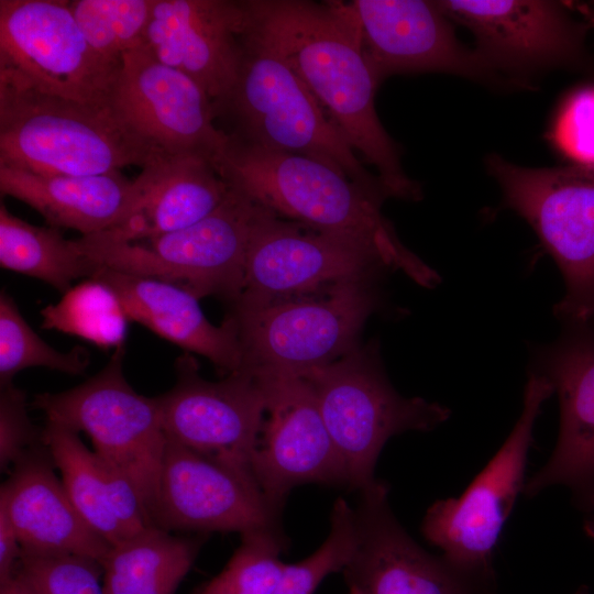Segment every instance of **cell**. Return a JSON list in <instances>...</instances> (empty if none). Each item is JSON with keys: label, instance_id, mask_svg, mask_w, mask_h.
<instances>
[{"label": "cell", "instance_id": "obj_24", "mask_svg": "<svg viewBox=\"0 0 594 594\" xmlns=\"http://www.w3.org/2000/svg\"><path fill=\"white\" fill-rule=\"evenodd\" d=\"M109 285L119 296L130 321H135L188 353L208 359L224 375L242 369L238 326L230 315L211 323L199 298L176 285L100 266L91 277Z\"/></svg>", "mask_w": 594, "mask_h": 594}, {"label": "cell", "instance_id": "obj_23", "mask_svg": "<svg viewBox=\"0 0 594 594\" xmlns=\"http://www.w3.org/2000/svg\"><path fill=\"white\" fill-rule=\"evenodd\" d=\"M133 184L128 209L114 227L101 232L105 235L134 241L184 229L216 210L230 191L216 163L196 154L160 155Z\"/></svg>", "mask_w": 594, "mask_h": 594}, {"label": "cell", "instance_id": "obj_27", "mask_svg": "<svg viewBox=\"0 0 594 594\" xmlns=\"http://www.w3.org/2000/svg\"><path fill=\"white\" fill-rule=\"evenodd\" d=\"M0 265L51 285L62 294L80 277L91 278L100 265L82 255L54 227L31 224L0 205Z\"/></svg>", "mask_w": 594, "mask_h": 594}, {"label": "cell", "instance_id": "obj_13", "mask_svg": "<svg viewBox=\"0 0 594 594\" xmlns=\"http://www.w3.org/2000/svg\"><path fill=\"white\" fill-rule=\"evenodd\" d=\"M175 369L176 384L157 396L166 437L255 480L252 457L265 415L256 376L242 369L207 381L188 352Z\"/></svg>", "mask_w": 594, "mask_h": 594}, {"label": "cell", "instance_id": "obj_9", "mask_svg": "<svg viewBox=\"0 0 594 594\" xmlns=\"http://www.w3.org/2000/svg\"><path fill=\"white\" fill-rule=\"evenodd\" d=\"M124 354V346L116 349L92 377L64 392L36 394L30 406L48 422L85 432L95 453L131 480L151 519L167 438L157 396L139 394L125 380Z\"/></svg>", "mask_w": 594, "mask_h": 594}, {"label": "cell", "instance_id": "obj_15", "mask_svg": "<svg viewBox=\"0 0 594 594\" xmlns=\"http://www.w3.org/2000/svg\"><path fill=\"white\" fill-rule=\"evenodd\" d=\"M380 270L389 268L370 248L284 219L257 205L244 286L237 301L258 302L343 282L372 279Z\"/></svg>", "mask_w": 594, "mask_h": 594}, {"label": "cell", "instance_id": "obj_35", "mask_svg": "<svg viewBox=\"0 0 594 594\" xmlns=\"http://www.w3.org/2000/svg\"><path fill=\"white\" fill-rule=\"evenodd\" d=\"M44 444L28 413L25 393L14 384L0 387V469L8 473L30 451Z\"/></svg>", "mask_w": 594, "mask_h": 594}, {"label": "cell", "instance_id": "obj_7", "mask_svg": "<svg viewBox=\"0 0 594 594\" xmlns=\"http://www.w3.org/2000/svg\"><path fill=\"white\" fill-rule=\"evenodd\" d=\"M376 305L371 279L258 302L237 301L231 316L238 326L242 369L299 375L329 364L359 345Z\"/></svg>", "mask_w": 594, "mask_h": 594}, {"label": "cell", "instance_id": "obj_25", "mask_svg": "<svg viewBox=\"0 0 594 594\" xmlns=\"http://www.w3.org/2000/svg\"><path fill=\"white\" fill-rule=\"evenodd\" d=\"M133 180L121 173L94 176H45L0 165V193L36 210L54 228L81 237L114 227L128 209Z\"/></svg>", "mask_w": 594, "mask_h": 594}, {"label": "cell", "instance_id": "obj_21", "mask_svg": "<svg viewBox=\"0 0 594 594\" xmlns=\"http://www.w3.org/2000/svg\"><path fill=\"white\" fill-rule=\"evenodd\" d=\"M356 542L342 573L359 594H482L481 585L442 557L422 549L388 504V486L377 481L360 492L354 509Z\"/></svg>", "mask_w": 594, "mask_h": 594}, {"label": "cell", "instance_id": "obj_2", "mask_svg": "<svg viewBox=\"0 0 594 594\" xmlns=\"http://www.w3.org/2000/svg\"><path fill=\"white\" fill-rule=\"evenodd\" d=\"M229 135L217 166L231 188L278 217L370 248L422 286L438 283L382 215L384 198L319 160Z\"/></svg>", "mask_w": 594, "mask_h": 594}, {"label": "cell", "instance_id": "obj_26", "mask_svg": "<svg viewBox=\"0 0 594 594\" xmlns=\"http://www.w3.org/2000/svg\"><path fill=\"white\" fill-rule=\"evenodd\" d=\"M205 536L179 537L150 526L112 546L101 562L106 594H175Z\"/></svg>", "mask_w": 594, "mask_h": 594}, {"label": "cell", "instance_id": "obj_33", "mask_svg": "<svg viewBox=\"0 0 594 594\" xmlns=\"http://www.w3.org/2000/svg\"><path fill=\"white\" fill-rule=\"evenodd\" d=\"M102 573L89 557L22 551L10 584L18 594H106Z\"/></svg>", "mask_w": 594, "mask_h": 594}, {"label": "cell", "instance_id": "obj_11", "mask_svg": "<svg viewBox=\"0 0 594 594\" xmlns=\"http://www.w3.org/2000/svg\"><path fill=\"white\" fill-rule=\"evenodd\" d=\"M120 69L88 44L68 1L0 0V81L108 106Z\"/></svg>", "mask_w": 594, "mask_h": 594}, {"label": "cell", "instance_id": "obj_18", "mask_svg": "<svg viewBox=\"0 0 594 594\" xmlns=\"http://www.w3.org/2000/svg\"><path fill=\"white\" fill-rule=\"evenodd\" d=\"M349 4L378 84L397 74L448 73L472 79L497 75L477 50L458 41L435 1L353 0Z\"/></svg>", "mask_w": 594, "mask_h": 594}, {"label": "cell", "instance_id": "obj_39", "mask_svg": "<svg viewBox=\"0 0 594 594\" xmlns=\"http://www.w3.org/2000/svg\"><path fill=\"white\" fill-rule=\"evenodd\" d=\"M0 594H18V592L14 590V587L11 584H9V585L0 587Z\"/></svg>", "mask_w": 594, "mask_h": 594}, {"label": "cell", "instance_id": "obj_43", "mask_svg": "<svg viewBox=\"0 0 594 594\" xmlns=\"http://www.w3.org/2000/svg\"><path fill=\"white\" fill-rule=\"evenodd\" d=\"M592 327L594 328V324Z\"/></svg>", "mask_w": 594, "mask_h": 594}, {"label": "cell", "instance_id": "obj_17", "mask_svg": "<svg viewBox=\"0 0 594 594\" xmlns=\"http://www.w3.org/2000/svg\"><path fill=\"white\" fill-rule=\"evenodd\" d=\"M534 372L558 395L560 430L552 454L525 483L524 493L534 497L562 485L583 510L594 499V328L565 326L553 343L537 349Z\"/></svg>", "mask_w": 594, "mask_h": 594}, {"label": "cell", "instance_id": "obj_8", "mask_svg": "<svg viewBox=\"0 0 594 594\" xmlns=\"http://www.w3.org/2000/svg\"><path fill=\"white\" fill-rule=\"evenodd\" d=\"M487 166L506 205L531 226L562 274L556 316L564 326H593L594 166L530 168L498 155Z\"/></svg>", "mask_w": 594, "mask_h": 594}, {"label": "cell", "instance_id": "obj_4", "mask_svg": "<svg viewBox=\"0 0 594 594\" xmlns=\"http://www.w3.org/2000/svg\"><path fill=\"white\" fill-rule=\"evenodd\" d=\"M257 205L230 187L223 202L200 221L166 234L122 241L96 233L74 240L98 265L163 280L199 299L234 304L244 286L245 258Z\"/></svg>", "mask_w": 594, "mask_h": 594}, {"label": "cell", "instance_id": "obj_40", "mask_svg": "<svg viewBox=\"0 0 594 594\" xmlns=\"http://www.w3.org/2000/svg\"><path fill=\"white\" fill-rule=\"evenodd\" d=\"M588 22H590L591 26H594V2L591 6V11H590V14H588Z\"/></svg>", "mask_w": 594, "mask_h": 594}, {"label": "cell", "instance_id": "obj_36", "mask_svg": "<svg viewBox=\"0 0 594 594\" xmlns=\"http://www.w3.org/2000/svg\"><path fill=\"white\" fill-rule=\"evenodd\" d=\"M554 139L574 164L594 166V86L575 91L566 100Z\"/></svg>", "mask_w": 594, "mask_h": 594}, {"label": "cell", "instance_id": "obj_32", "mask_svg": "<svg viewBox=\"0 0 594 594\" xmlns=\"http://www.w3.org/2000/svg\"><path fill=\"white\" fill-rule=\"evenodd\" d=\"M285 544L280 530L241 535L226 566L198 594H272L286 566L280 559Z\"/></svg>", "mask_w": 594, "mask_h": 594}, {"label": "cell", "instance_id": "obj_41", "mask_svg": "<svg viewBox=\"0 0 594 594\" xmlns=\"http://www.w3.org/2000/svg\"><path fill=\"white\" fill-rule=\"evenodd\" d=\"M482 594H491L488 592H483ZM574 594H590L588 592V588L587 587H581L579 588Z\"/></svg>", "mask_w": 594, "mask_h": 594}, {"label": "cell", "instance_id": "obj_14", "mask_svg": "<svg viewBox=\"0 0 594 594\" xmlns=\"http://www.w3.org/2000/svg\"><path fill=\"white\" fill-rule=\"evenodd\" d=\"M251 372L265 395L252 471L266 501L282 510L287 494L300 484L348 485L344 463L310 385L287 372Z\"/></svg>", "mask_w": 594, "mask_h": 594}, {"label": "cell", "instance_id": "obj_30", "mask_svg": "<svg viewBox=\"0 0 594 594\" xmlns=\"http://www.w3.org/2000/svg\"><path fill=\"white\" fill-rule=\"evenodd\" d=\"M89 353L81 346L61 352L47 344L29 326L14 299L0 294V387L13 384L14 376L29 367H46L69 375L82 374Z\"/></svg>", "mask_w": 594, "mask_h": 594}, {"label": "cell", "instance_id": "obj_6", "mask_svg": "<svg viewBox=\"0 0 594 594\" xmlns=\"http://www.w3.org/2000/svg\"><path fill=\"white\" fill-rule=\"evenodd\" d=\"M224 110L240 125L234 135L319 160L369 193L388 198L297 74L246 33L234 87L219 111Z\"/></svg>", "mask_w": 594, "mask_h": 594}, {"label": "cell", "instance_id": "obj_1", "mask_svg": "<svg viewBox=\"0 0 594 594\" xmlns=\"http://www.w3.org/2000/svg\"><path fill=\"white\" fill-rule=\"evenodd\" d=\"M244 6L246 34L297 74L351 147L375 167L388 198L420 199L419 185L405 174L397 146L376 113L378 82L350 4L246 0Z\"/></svg>", "mask_w": 594, "mask_h": 594}, {"label": "cell", "instance_id": "obj_29", "mask_svg": "<svg viewBox=\"0 0 594 594\" xmlns=\"http://www.w3.org/2000/svg\"><path fill=\"white\" fill-rule=\"evenodd\" d=\"M41 316L43 329L78 337L102 350L124 346L130 322L117 293L95 278L69 288Z\"/></svg>", "mask_w": 594, "mask_h": 594}, {"label": "cell", "instance_id": "obj_12", "mask_svg": "<svg viewBox=\"0 0 594 594\" xmlns=\"http://www.w3.org/2000/svg\"><path fill=\"white\" fill-rule=\"evenodd\" d=\"M109 106L160 154H196L217 165L230 140L213 124L217 111L207 92L144 42L123 54Z\"/></svg>", "mask_w": 594, "mask_h": 594}, {"label": "cell", "instance_id": "obj_20", "mask_svg": "<svg viewBox=\"0 0 594 594\" xmlns=\"http://www.w3.org/2000/svg\"><path fill=\"white\" fill-rule=\"evenodd\" d=\"M435 2L450 21L473 33L477 51L496 68L574 67L587 61L585 29L559 2Z\"/></svg>", "mask_w": 594, "mask_h": 594}, {"label": "cell", "instance_id": "obj_38", "mask_svg": "<svg viewBox=\"0 0 594 594\" xmlns=\"http://www.w3.org/2000/svg\"><path fill=\"white\" fill-rule=\"evenodd\" d=\"M582 512L584 513L583 528L585 534L594 540V499Z\"/></svg>", "mask_w": 594, "mask_h": 594}, {"label": "cell", "instance_id": "obj_31", "mask_svg": "<svg viewBox=\"0 0 594 594\" xmlns=\"http://www.w3.org/2000/svg\"><path fill=\"white\" fill-rule=\"evenodd\" d=\"M153 0H74L68 7L88 44L121 66L125 52L143 43Z\"/></svg>", "mask_w": 594, "mask_h": 594}, {"label": "cell", "instance_id": "obj_42", "mask_svg": "<svg viewBox=\"0 0 594 594\" xmlns=\"http://www.w3.org/2000/svg\"><path fill=\"white\" fill-rule=\"evenodd\" d=\"M348 594H359L354 588L349 587Z\"/></svg>", "mask_w": 594, "mask_h": 594}, {"label": "cell", "instance_id": "obj_5", "mask_svg": "<svg viewBox=\"0 0 594 594\" xmlns=\"http://www.w3.org/2000/svg\"><path fill=\"white\" fill-rule=\"evenodd\" d=\"M298 376L316 396L344 463L348 486L359 493L378 481L376 462L389 438L406 431H430L451 414L438 403L402 396L388 381L375 346L358 345Z\"/></svg>", "mask_w": 594, "mask_h": 594}, {"label": "cell", "instance_id": "obj_37", "mask_svg": "<svg viewBox=\"0 0 594 594\" xmlns=\"http://www.w3.org/2000/svg\"><path fill=\"white\" fill-rule=\"evenodd\" d=\"M21 556L16 532L6 510L0 507V587L11 583Z\"/></svg>", "mask_w": 594, "mask_h": 594}, {"label": "cell", "instance_id": "obj_10", "mask_svg": "<svg viewBox=\"0 0 594 594\" xmlns=\"http://www.w3.org/2000/svg\"><path fill=\"white\" fill-rule=\"evenodd\" d=\"M552 394L551 383L531 371L521 414L504 444L460 497L437 501L422 519L424 537L457 572L481 586L492 579L499 535L524 491L534 426Z\"/></svg>", "mask_w": 594, "mask_h": 594}, {"label": "cell", "instance_id": "obj_22", "mask_svg": "<svg viewBox=\"0 0 594 594\" xmlns=\"http://www.w3.org/2000/svg\"><path fill=\"white\" fill-rule=\"evenodd\" d=\"M54 469L45 443L26 453L0 486V507L23 552L75 553L101 564L112 546L81 517Z\"/></svg>", "mask_w": 594, "mask_h": 594}, {"label": "cell", "instance_id": "obj_16", "mask_svg": "<svg viewBox=\"0 0 594 594\" xmlns=\"http://www.w3.org/2000/svg\"><path fill=\"white\" fill-rule=\"evenodd\" d=\"M167 438V437H166ZM280 510L249 475L167 438L152 525L167 531L280 530Z\"/></svg>", "mask_w": 594, "mask_h": 594}, {"label": "cell", "instance_id": "obj_28", "mask_svg": "<svg viewBox=\"0 0 594 594\" xmlns=\"http://www.w3.org/2000/svg\"><path fill=\"white\" fill-rule=\"evenodd\" d=\"M43 440L73 505L86 522L111 546L128 539L113 515L101 459L75 432L46 421Z\"/></svg>", "mask_w": 594, "mask_h": 594}, {"label": "cell", "instance_id": "obj_19", "mask_svg": "<svg viewBox=\"0 0 594 594\" xmlns=\"http://www.w3.org/2000/svg\"><path fill=\"white\" fill-rule=\"evenodd\" d=\"M246 30L244 1L153 0L143 42L194 79L218 113L234 87Z\"/></svg>", "mask_w": 594, "mask_h": 594}, {"label": "cell", "instance_id": "obj_3", "mask_svg": "<svg viewBox=\"0 0 594 594\" xmlns=\"http://www.w3.org/2000/svg\"><path fill=\"white\" fill-rule=\"evenodd\" d=\"M160 155L108 106L0 81V165L45 176H94Z\"/></svg>", "mask_w": 594, "mask_h": 594}, {"label": "cell", "instance_id": "obj_34", "mask_svg": "<svg viewBox=\"0 0 594 594\" xmlns=\"http://www.w3.org/2000/svg\"><path fill=\"white\" fill-rule=\"evenodd\" d=\"M356 542L355 514L342 497L330 516V531L322 544L306 559L286 564L272 594H314L330 574L342 572Z\"/></svg>", "mask_w": 594, "mask_h": 594}]
</instances>
